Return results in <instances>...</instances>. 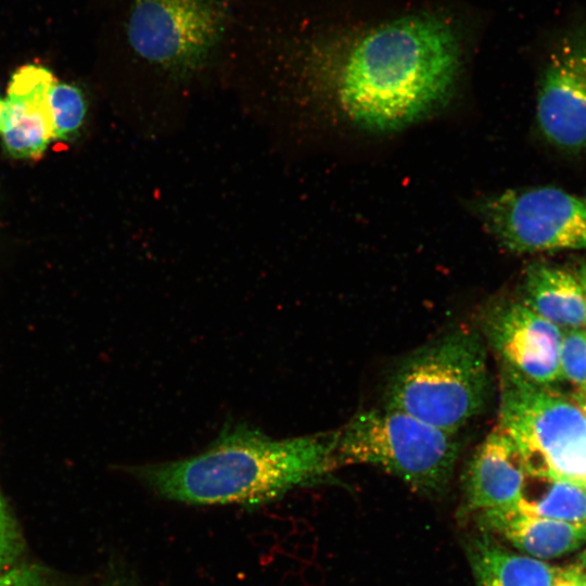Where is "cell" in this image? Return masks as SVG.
<instances>
[{
  "mask_svg": "<svg viewBox=\"0 0 586 586\" xmlns=\"http://www.w3.org/2000/svg\"><path fill=\"white\" fill-rule=\"evenodd\" d=\"M54 138L67 139L82 126L87 101L82 91L71 84L56 81L49 93Z\"/></svg>",
  "mask_w": 586,
  "mask_h": 586,
  "instance_id": "obj_16",
  "label": "cell"
},
{
  "mask_svg": "<svg viewBox=\"0 0 586 586\" xmlns=\"http://www.w3.org/2000/svg\"><path fill=\"white\" fill-rule=\"evenodd\" d=\"M454 434L388 407L357 412L336 430L335 467L370 464L417 492L441 493L458 457Z\"/></svg>",
  "mask_w": 586,
  "mask_h": 586,
  "instance_id": "obj_4",
  "label": "cell"
},
{
  "mask_svg": "<svg viewBox=\"0 0 586 586\" xmlns=\"http://www.w3.org/2000/svg\"><path fill=\"white\" fill-rule=\"evenodd\" d=\"M517 507L528 514L586 524V487L568 480L526 474Z\"/></svg>",
  "mask_w": 586,
  "mask_h": 586,
  "instance_id": "obj_15",
  "label": "cell"
},
{
  "mask_svg": "<svg viewBox=\"0 0 586 586\" xmlns=\"http://www.w3.org/2000/svg\"><path fill=\"white\" fill-rule=\"evenodd\" d=\"M482 329L501 367L540 385L561 379L562 330L522 302H502L489 307Z\"/></svg>",
  "mask_w": 586,
  "mask_h": 586,
  "instance_id": "obj_9",
  "label": "cell"
},
{
  "mask_svg": "<svg viewBox=\"0 0 586 586\" xmlns=\"http://www.w3.org/2000/svg\"><path fill=\"white\" fill-rule=\"evenodd\" d=\"M560 374L576 392H586V328L562 331Z\"/></svg>",
  "mask_w": 586,
  "mask_h": 586,
  "instance_id": "obj_17",
  "label": "cell"
},
{
  "mask_svg": "<svg viewBox=\"0 0 586 586\" xmlns=\"http://www.w3.org/2000/svg\"><path fill=\"white\" fill-rule=\"evenodd\" d=\"M217 0H131L126 37L133 53L175 81L205 71L226 30Z\"/></svg>",
  "mask_w": 586,
  "mask_h": 586,
  "instance_id": "obj_6",
  "label": "cell"
},
{
  "mask_svg": "<svg viewBox=\"0 0 586 586\" xmlns=\"http://www.w3.org/2000/svg\"><path fill=\"white\" fill-rule=\"evenodd\" d=\"M551 586H582L578 568L557 569Z\"/></svg>",
  "mask_w": 586,
  "mask_h": 586,
  "instance_id": "obj_20",
  "label": "cell"
},
{
  "mask_svg": "<svg viewBox=\"0 0 586 586\" xmlns=\"http://www.w3.org/2000/svg\"><path fill=\"white\" fill-rule=\"evenodd\" d=\"M526 474L515 444L496 425L469 463L466 474L467 509L479 514L515 508Z\"/></svg>",
  "mask_w": 586,
  "mask_h": 586,
  "instance_id": "obj_11",
  "label": "cell"
},
{
  "mask_svg": "<svg viewBox=\"0 0 586 586\" xmlns=\"http://www.w3.org/2000/svg\"><path fill=\"white\" fill-rule=\"evenodd\" d=\"M573 399L586 416V392H575Z\"/></svg>",
  "mask_w": 586,
  "mask_h": 586,
  "instance_id": "obj_22",
  "label": "cell"
},
{
  "mask_svg": "<svg viewBox=\"0 0 586 586\" xmlns=\"http://www.w3.org/2000/svg\"><path fill=\"white\" fill-rule=\"evenodd\" d=\"M577 566L584 571L586 570V550L581 555Z\"/></svg>",
  "mask_w": 586,
  "mask_h": 586,
  "instance_id": "obj_23",
  "label": "cell"
},
{
  "mask_svg": "<svg viewBox=\"0 0 586 586\" xmlns=\"http://www.w3.org/2000/svg\"><path fill=\"white\" fill-rule=\"evenodd\" d=\"M536 120L555 146L586 150V22L569 27L551 47L538 80Z\"/></svg>",
  "mask_w": 586,
  "mask_h": 586,
  "instance_id": "obj_8",
  "label": "cell"
},
{
  "mask_svg": "<svg viewBox=\"0 0 586 586\" xmlns=\"http://www.w3.org/2000/svg\"><path fill=\"white\" fill-rule=\"evenodd\" d=\"M336 431L273 438L229 423L188 458L139 464L132 474L156 496L193 506H257L336 469Z\"/></svg>",
  "mask_w": 586,
  "mask_h": 586,
  "instance_id": "obj_2",
  "label": "cell"
},
{
  "mask_svg": "<svg viewBox=\"0 0 586 586\" xmlns=\"http://www.w3.org/2000/svg\"><path fill=\"white\" fill-rule=\"evenodd\" d=\"M581 484L586 487V479Z\"/></svg>",
  "mask_w": 586,
  "mask_h": 586,
  "instance_id": "obj_25",
  "label": "cell"
},
{
  "mask_svg": "<svg viewBox=\"0 0 586 586\" xmlns=\"http://www.w3.org/2000/svg\"><path fill=\"white\" fill-rule=\"evenodd\" d=\"M476 211L510 252L586 249V205L559 188L507 190L479 202Z\"/></svg>",
  "mask_w": 586,
  "mask_h": 586,
  "instance_id": "obj_7",
  "label": "cell"
},
{
  "mask_svg": "<svg viewBox=\"0 0 586 586\" xmlns=\"http://www.w3.org/2000/svg\"><path fill=\"white\" fill-rule=\"evenodd\" d=\"M522 303L560 329L586 328V300L574 273L545 263L525 271Z\"/></svg>",
  "mask_w": 586,
  "mask_h": 586,
  "instance_id": "obj_13",
  "label": "cell"
},
{
  "mask_svg": "<svg viewBox=\"0 0 586 586\" xmlns=\"http://www.w3.org/2000/svg\"><path fill=\"white\" fill-rule=\"evenodd\" d=\"M298 82L354 125L399 130L449 97L459 76V33L435 13L317 35L292 47Z\"/></svg>",
  "mask_w": 586,
  "mask_h": 586,
  "instance_id": "obj_1",
  "label": "cell"
},
{
  "mask_svg": "<svg viewBox=\"0 0 586 586\" xmlns=\"http://www.w3.org/2000/svg\"><path fill=\"white\" fill-rule=\"evenodd\" d=\"M489 388L485 346L458 330L411 354L391 379L385 407L456 434L484 408Z\"/></svg>",
  "mask_w": 586,
  "mask_h": 586,
  "instance_id": "obj_3",
  "label": "cell"
},
{
  "mask_svg": "<svg viewBox=\"0 0 586 586\" xmlns=\"http://www.w3.org/2000/svg\"><path fill=\"white\" fill-rule=\"evenodd\" d=\"M55 82L53 74L37 64L24 65L11 77L5 98L8 118L1 133L14 157L36 160L54 139L49 93Z\"/></svg>",
  "mask_w": 586,
  "mask_h": 586,
  "instance_id": "obj_10",
  "label": "cell"
},
{
  "mask_svg": "<svg viewBox=\"0 0 586 586\" xmlns=\"http://www.w3.org/2000/svg\"><path fill=\"white\" fill-rule=\"evenodd\" d=\"M22 549L20 528L0 493V572L15 562Z\"/></svg>",
  "mask_w": 586,
  "mask_h": 586,
  "instance_id": "obj_18",
  "label": "cell"
},
{
  "mask_svg": "<svg viewBox=\"0 0 586 586\" xmlns=\"http://www.w3.org/2000/svg\"><path fill=\"white\" fill-rule=\"evenodd\" d=\"M577 279L586 300V262L581 263L574 273Z\"/></svg>",
  "mask_w": 586,
  "mask_h": 586,
  "instance_id": "obj_21",
  "label": "cell"
},
{
  "mask_svg": "<svg viewBox=\"0 0 586 586\" xmlns=\"http://www.w3.org/2000/svg\"><path fill=\"white\" fill-rule=\"evenodd\" d=\"M515 444L526 473L582 483L586 416L574 399L501 367L497 424Z\"/></svg>",
  "mask_w": 586,
  "mask_h": 586,
  "instance_id": "obj_5",
  "label": "cell"
},
{
  "mask_svg": "<svg viewBox=\"0 0 586 586\" xmlns=\"http://www.w3.org/2000/svg\"><path fill=\"white\" fill-rule=\"evenodd\" d=\"M481 525L500 534L515 548L536 559H550L578 549L586 543V524L537 517L518 507L479 513Z\"/></svg>",
  "mask_w": 586,
  "mask_h": 586,
  "instance_id": "obj_12",
  "label": "cell"
},
{
  "mask_svg": "<svg viewBox=\"0 0 586 586\" xmlns=\"http://www.w3.org/2000/svg\"><path fill=\"white\" fill-rule=\"evenodd\" d=\"M476 586H551L556 570L536 558L512 553L487 537L469 549Z\"/></svg>",
  "mask_w": 586,
  "mask_h": 586,
  "instance_id": "obj_14",
  "label": "cell"
},
{
  "mask_svg": "<svg viewBox=\"0 0 586 586\" xmlns=\"http://www.w3.org/2000/svg\"><path fill=\"white\" fill-rule=\"evenodd\" d=\"M583 202H584V204L586 205V195H585V198L583 199Z\"/></svg>",
  "mask_w": 586,
  "mask_h": 586,
  "instance_id": "obj_26",
  "label": "cell"
},
{
  "mask_svg": "<svg viewBox=\"0 0 586 586\" xmlns=\"http://www.w3.org/2000/svg\"><path fill=\"white\" fill-rule=\"evenodd\" d=\"M0 586H58L41 568L22 565L0 573Z\"/></svg>",
  "mask_w": 586,
  "mask_h": 586,
  "instance_id": "obj_19",
  "label": "cell"
},
{
  "mask_svg": "<svg viewBox=\"0 0 586 586\" xmlns=\"http://www.w3.org/2000/svg\"><path fill=\"white\" fill-rule=\"evenodd\" d=\"M577 566V565H576ZM578 568V566H577ZM579 581H581V584L582 586H586V571L579 569Z\"/></svg>",
  "mask_w": 586,
  "mask_h": 586,
  "instance_id": "obj_24",
  "label": "cell"
}]
</instances>
